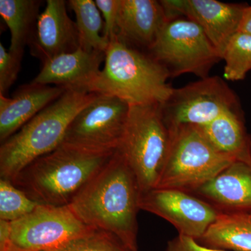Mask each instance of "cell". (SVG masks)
Listing matches in <instances>:
<instances>
[{
    "label": "cell",
    "instance_id": "obj_1",
    "mask_svg": "<svg viewBox=\"0 0 251 251\" xmlns=\"http://www.w3.org/2000/svg\"><path fill=\"white\" fill-rule=\"evenodd\" d=\"M140 195L134 173L117 150L69 206L83 224L110 232L138 251Z\"/></svg>",
    "mask_w": 251,
    "mask_h": 251
},
{
    "label": "cell",
    "instance_id": "obj_2",
    "mask_svg": "<svg viewBox=\"0 0 251 251\" xmlns=\"http://www.w3.org/2000/svg\"><path fill=\"white\" fill-rule=\"evenodd\" d=\"M115 151L91 152L60 145L23 168L12 182L39 204L69 206Z\"/></svg>",
    "mask_w": 251,
    "mask_h": 251
},
{
    "label": "cell",
    "instance_id": "obj_3",
    "mask_svg": "<svg viewBox=\"0 0 251 251\" xmlns=\"http://www.w3.org/2000/svg\"><path fill=\"white\" fill-rule=\"evenodd\" d=\"M169 77L168 71L150 54L114 37L105 51L103 69L86 91L114 96L130 106L163 104L174 89L168 82Z\"/></svg>",
    "mask_w": 251,
    "mask_h": 251
},
{
    "label": "cell",
    "instance_id": "obj_4",
    "mask_svg": "<svg viewBox=\"0 0 251 251\" xmlns=\"http://www.w3.org/2000/svg\"><path fill=\"white\" fill-rule=\"evenodd\" d=\"M85 90H69L1 143L0 176L12 181L36 158L58 148L74 117L97 97Z\"/></svg>",
    "mask_w": 251,
    "mask_h": 251
},
{
    "label": "cell",
    "instance_id": "obj_5",
    "mask_svg": "<svg viewBox=\"0 0 251 251\" xmlns=\"http://www.w3.org/2000/svg\"><path fill=\"white\" fill-rule=\"evenodd\" d=\"M172 136L161 104L130 107L117 150L134 173L140 193L156 187L169 152Z\"/></svg>",
    "mask_w": 251,
    "mask_h": 251
},
{
    "label": "cell",
    "instance_id": "obj_6",
    "mask_svg": "<svg viewBox=\"0 0 251 251\" xmlns=\"http://www.w3.org/2000/svg\"><path fill=\"white\" fill-rule=\"evenodd\" d=\"M171 129V148L155 188L193 193L236 161L218 150L199 126L182 125Z\"/></svg>",
    "mask_w": 251,
    "mask_h": 251
},
{
    "label": "cell",
    "instance_id": "obj_7",
    "mask_svg": "<svg viewBox=\"0 0 251 251\" xmlns=\"http://www.w3.org/2000/svg\"><path fill=\"white\" fill-rule=\"evenodd\" d=\"M148 52L171 77L193 74L204 78L222 59L201 27L184 17L168 21Z\"/></svg>",
    "mask_w": 251,
    "mask_h": 251
},
{
    "label": "cell",
    "instance_id": "obj_8",
    "mask_svg": "<svg viewBox=\"0 0 251 251\" xmlns=\"http://www.w3.org/2000/svg\"><path fill=\"white\" fill-rule=\"evenodd\" d=\"M130 107L116 97L97 94L74 117L61 145L91 152L117 151L123 138Z\"/></svg>",
    "mask_w": 251,
    "mask_h": 251
},
{
    "label": "cell",
    "instance_id": "obj_9",
    "mask_svg": "<svg viewBox=\"0 0 251 251\" xmlns=\"http://www.w3.org/2000/svg\"><path fill=\"white\" fill-rule=\"evenodd\" d=\"M94 227L82 222L69 206L39 204L30 214L10 222L5 251H44L88 233Z\"/></svg>",
    "mask_w": 251,
    "mask_h": 251
},
{
    "label": "cell",
    "instance_id": "obj_10",
    "mask_svg": "<svg viewBox=\"0 0 251 251\" xmlns=\"http://www.w3.org/2000/svg\"><path fill=\"white\" fill-rule=\"evenodd\" d=\"M237 108L233 91L219 76H208L174 88L169 99L161 104L170 128L182 125L203 126L224 112Z\"/></svg>",
    "mask_w": 251,
    "mask_h": 251
},
{
    "label": "cell",
    "instance_id": "obj_11",
    "mask_svg": "<svg viewBox=\"0 0 251 251\" xmlns=\"http://www.w3.org/2000/svg\"><path fill=\"white\" fill-rule=\"evenodd\" d=\"M138 206L173 225L179 235L199 241L221 211L191 193L171 188H155L140 193Z\"/></svg>",
    "mask_w": 251,
    "mask_h": 251
},
{
    "label": "cell",
    "instance_id": "obj_12",
    "mask_svg": "<svg viewBox=\"0 0 251 251\" xmlns=\"http://www.w3.org/2000/svg\"><path fill=\"white\" fill-rule=\"evenodd\" d=\"M168 20L184 17L196 23L223 57L231 38L239 30L247 6L216 0H161Z\"/></svg>",
    "mask_w": 251,
    "mask_h": 251
},
{
    "label": "cell",
    "instance_id": "obj_13",
    "mask_svg": "<svg viewBox=\"0 0 251 251\" xmlns=\"http://www.w3.org/2000/svg\"><path fill=\"white\" fill-rule=\"evenodd\" d=\"M67 1L48 0L38 18L35 32L29 45L31 53L41 62L80 48L76 23L67 13Z\"/></svg>",
    "mask_w": 251,
    "mask_h": 251
},
{
    "label": "cell",
    "instance_id": "obj_14",
    "mask_svg": "<svg viewBox=\"0 0 251 251\" xmlns=\"http://www.w3.org/2000/svg\"><path fill=\"white\" fill-rule=\"evenodd\" d=\"M168 21L160 1L120 0L115 37L135 49L149 50Z\"/></svg>",
    "mask_w": 251,
    "mask_h": 251
},
{
    "label": "cell",
    "instance_id": "obj_15",
    "mask_svg": "<svg viewBox=\"0 0 251 251\" xmlns=\"http://www.w3.org/2000/svg\"><path fill=\"white\" fill-rule=\"evenodd\" d=\"M105 53L79 48L74 52L56 56L43 63L40 72L31 83L86 91L100 72Z\"/></svg>",
    "mask_w": 251,
    "mask_h": 251
},
{
    "label": "cell",
    "instance_id": "obj_16",
    "mask_svg": "<svg viewBox=\"0 0 251 251\" xmlns=\"http://www.w3.org/2000/svg\"><path fill=\"white\" fill-rule=\"evenodd\" d=\"M63 87L29 83L21 86L12 97L0 94V141L16 133L41 110L59 99Z\"/></svg>",
    "mask_w": 251,
    "mask_h": 251
},
{
    "label": "cell",
    "instance_id": "obj_17",
    "mask_svg": "<svg viewBox=\"0 0 251 251\" xmlns=\"http://www.w3.org/2000/svg\"><path fill=\"white\" fill-rule=\"evenodd\" d=\"M221 212L251 211V161H236L195 192Z\"/></svg>",
    "mask_w": 251,
    "mask_h": 251
},
{
    "label": "cell",
    "instance_id": "obj_18",
    "mask_svg": "<svg viewBox=\"0 0 251 251\" xmlns=\"http://www.w3.org/2000/svg\"><path fill=\"white\" fill-rule=\"evenodd\" d=\"M237 108L226 111L211 123L199 127L220 151L236 161H250L251 140Z\"/></svg>",
    "mask_w": 251,
    "mask_h": 251
},
{
    "label": "cell",
    "instance_id": "obj_19",
    "mask_svg": "<svg viewBox=\"0 0 251 251\" xmlns=\"http://www.w3.org/2000/svg\"><path fill=\"white\" fill-rule=\"evenodd\" d=\"M200 243L227 251H251V211L221 212Z\"/></svg>",
    "mask_w": 251,
    "mask_h": 251
},
{
    "label": "cell",
    "instance_id": "obj_20",
    "mask_svg": "<svg viewBox=\"0 0 251 251\" xmlns=\"http://www.w3.org/2000/svg\"><path fill=\"white\" fill-rule=\"evenodd\" d=\"M41 1L0 0V16L11 32L9 50L24 52L30 44L39 18Z\"/></svg>",
    "mask_w": 251,
    "mask_h": 251
},
{
    "label": "cell",
    "instance_id": "obj_21",
    "mask_svg": "<svg viewBox=\"0 0 251 251\" xmlns=\"http://www.w3.org/2000/svg\"><path fill=\"white\" fill-rule=\"evenodd\" d=\"M68 6L76 18L80 49L105 52L110 41L105 37V23L95 1L70 0Z\"/></svg>",
    "mask_w": 251,
    "mask_h": 251
},
{
    "label": "cell",
    "instance_id": "obj_22",
    "mask_svg": "<svg viewBox=\"0 0 251 251\" xmlns=\"http://www.w3.org/2000/svg\"><path fill=\"white\" fill-rule=\"evenodd\" d=\"M222 59L225 61L226 80L239 81L245 78L251 70V36L237 31L226 46Z\"/></svg>",
    "mask_w": 251,
    "mask_h": 251
},
{
    "label": "cell",
    "instance_id": "obj_23",
    "mask_svg": "<svg viewBox=\"0 0 251 251\" xmlns=\"http://www.w3.org/2000/svg\"><path fill=\"white\" fill-rule=\"evenodd\" d=\"M39 205L12 181L0 179V220L14 222L30 214Z\"/></svg>",
    "mask_w": 251,
    "mask_h": 251
},
{
    "label": "cell",
    "instance_id": "obj_24",
    "mask_svg": "<svg viewBox=\"0 0 251 251\" xmlns=\"http://www.w3.org/2000/svg\"><path fill=\"white\" fill-rule=\"evenodd\" d=\"M44 251H132L116 236L99 229Z\"/></svg>",
    "mask_w": 251,
    "mask_h": 251
},
{
    "label": "cell",
    "instance_id": "obj_25",
    "mask_svg": "<svg viewBox=\"0 0 251 251\" xmlns=\"http://www.w3.org/2000/svg\"><path fill=\"white\" fill-rule=\"evenodd\" d=\"M23 52L6 50L0 43V94L6 92L14 85L21 70Z\"/></svg>",
    "mask_w": 251,
    "mask_h": 251
},
{
    "label": "cell",
    "instance_id": "obj_26",
    "mask_svg": "<svg viewBox=\"0 0 251 251\" xmlns=\"http://www.w3.org/2000/svg\"><path fill=\"white\" fill-rule=\"evenodd\" d=\"M105 23L104 35L109 41L115 36V26L120 0H96Z\"/></svg>",
    "mask_w": 251,
    "mask_h": 251
},
{
    "label": "cell",
    "instance_id": "obj_27",
    "mask_svg": "<svg viewBox=\"0 0 251 251\" xmlns=\"http://www.w3.org/2000/svg\"><path fill=\"white\" fill-rule=\"evenodd\" d=\"M164 251H227L203 245L193 238L179 235L167 244Z\"/></svg>",
    "mask_w": 251,
    "mask_h": 251
},
{
    "label": "cell",
    "instance_id": "obj_28",
    "mask_svg": "<svg viewBox=\"0 0 251 251\" xmlns=\"http://www.w3.org/2000/svg\"><path fill=\"white\" fill-rule=\"evenodd\" d=\"M10 222L0 220V251H5L9 243Z\"/></svg>",
    "mask_w": 251,
    "mask_h": 251
},
{
    "label": "cell",
    "instance_id": "obj_29",
    "mask_svg": "<svg viewBox=\"0 0 251 251\" xmlns=\"http://www.w3.org/2000/svg\"><path fill=\"white\" fill-rule=\"evenodd\" d=\"M238 31L251 36V6L244 9Z\"/></svg>",
    "mask_w": 251,
    "mask_h": 251
}]
</instances>
